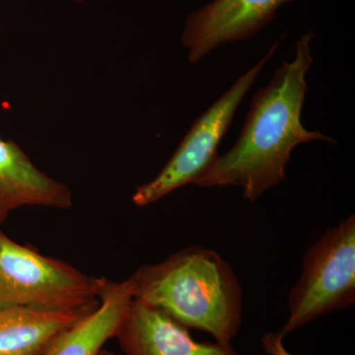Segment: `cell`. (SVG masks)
Instances as JSON below:
<instances>
[{
  "label": "cell",
  "instance_id": "cell-1",
  "mask_svg": "<svg viewBox=\"0 0 355 355\" xmlns=\"http://www.w3.org/2000/svg\"><path fill=\"white\" fill-rule=\"evenodd\" d=\"M314 39L312 31L299 37L293 60L282 62L268 85L254 93L234 146L217 156L195 186L241 187L243 198L256 202L286 180L291 153L299 144L318 140L336 144L322 132L306 130L301 123Z\"/></svg>",
  "mask_w": 355,
  "mask_h": 355
},
{
  "label": "cell",
  "instance_id": "cell-2",
  "mask_svg": "<svg viewBox=\"0 0 355 355\" xmlns=\"http://www.w3.org/2000/svg\"><path fill=\"white\" fill-rule=\"evenodd\" d=\"M133 299L162 310L187 328L230 345L242 323V288L232 268L214 250L184 248L130 279Z\"/></svg>",
  "mask_w": 355,
  "mask_h": 355
},
{
  "label": "cell",
  "instance_id": "cell-3",
  "mask_svg": "<svg viewBox=\"0 0 355 355\" xmlns=\"http://www.w3.org/2000/svg\"><path fill=\"white\" fill-rule=\"evenodd\" d=\"M105 277L13 241L0 230V305L46 309H93Z\"/></svg>",
  "mask_w": 355,
  "mask_h": 355
},
{
  "label": "cell",
  "instance_id": "cell-4",
  "mask_svg": "<svg viewBox=\"0 0 355 355\" xmlns=\"http://www.w3.org/2000/svg\"><path fill=\"white\" fill-rule=\"evenodd\" d=\"M355 302V216L330 228L309 248L288 296L282 336Z\"/></svg>",
  "mask_w": 355,
  "mask_h": 355
},
{
  "label": "cell",
  "instance_id": "cell-5",
  "mask_svg": "<svg viewBox=\"0 0 355 355\" xmlns=\"http://www.w3.org/2000/svg\"><path fill=\"white\" fill-rule=\"evenodd\" d=\"M282 39L275 42L265 57L247 70L198 116L157 176L135 190L132 202L137 207L153 205L182 187L195 184L209 169L218 156L217 148L227 133L238 107L258 79L261 70L277 53Z\"/></svg>",
  "mask_w": 355,
  "mask_h": 355
},
{
  "label": "cell",
  "instance_id": "cell-6",
  "mask_svg": "<svg viewBox=\"0 0 355 355\" xmlns=\"http://www.w3.org/2000/svg\"><path fill=\"white\" fill-rule=\"evenodd\" d=\"M294 0H211L189 14L181 41L189 62L197 64L225 44L253 38Z\"/></svg>",
  "mask_w": 355,
  "mask_h": 355
},
{
  "label": "cell",
  "instance_id": "cell-7",
  "mask_svg": "<svg viewBox=\"0 0 355 355\" xmlns=\"http://www.w3.org/2000/svg\"><path fill=\"white\" fill-rule=\"evenodd\" d=\"M114 338L128 355H238L230 345L197 342L184 324L137 299Z\"/></svg>",
  "mask_w": 355,
  "mask_h": 355
},
{
  "label": "cell",
  "instance_id": "cell-8",
  "mask_svg": "<svg viewBox=\"0 0 355 355\" xmlns=\"http://www.w3.org/2000/svg\"><path fill=\"white\" fill-rule=\"evenodd\" d=\"M25 207L69 209L71 191L41 171L18 144L0 137V225Z\"/></svg>",
  "mask_w": 355,
  "mask_h": 355
},
{
  "label": "cell",
  "instance_id": "cell-9",
  "mask_svg": "<svg viewBox=\"0 0 355 355\" xmlns=\"http://www.w3.org/2000/svg\"><path fill=\"white\" fill-rule=\"evenodd\" d=\"M132 300L130 280L105 279L99 305L60 334L44 355H99L116 336Z\"/></svg>",
  "mask_w": 355,
  "mask_h": 355
},
{
  "label": "cell",
  "instance_id": "cell-10",
  "mask_svg": "<svg viewBox=\"0 0 355 355\" xmlns=\"http://www.w3.org/2000/svg\"><path fill=\"white\" fill-rule=\"evenodd\" d=\"M95 308L46 309L0 305V355H44L60 334Z\"/></svg>",
  "mask_w": 355,
  "mask_h": 355
},
{
  "label": "cell",
  "instance_id": "cell-11",
  "mask_svg": "<svg viewBox=\"0 0 355 355\" xmlns=\"http://www.w3.org/2000/svg\"><path fill=\"white\" fill-rule=\"evenodd\" d=\"M284 338L279 331L266 334L261 340L263 349L270 355H291L284 347Z\"/></svg>",
  "mask_w": 355,
  "mask_h": 355
},
{
  "label": "cell",
  "instance_id": "cell-12",
  "mask_svg": "<svg viewBox=\"0 0 355 355\" xmlns=\"http://www.w3.org/2000/svg\"><path fill=\"white\" fill-rule=\"evenodd\" d=\"M99 355H113L111 352H109L108 350L103 349L101 352H100Z\"/></svg>",
  "mask_w": 355,
  "mask_h": 355
},
{
  "label": "cell",
  "instance_id": "cell-13",
  "mask_svg": "<svg viewBox=\"0 0 355 355\" xmlns=\"http://www.w3.org/2000/svg\"><path fill=\"white\" fill-rule=\"evenodd\" d=\"M77 1H83V0H77Z\"/></svg>",
  "mask_w": 355,
  "mask_h": 355
}]
</instances>
